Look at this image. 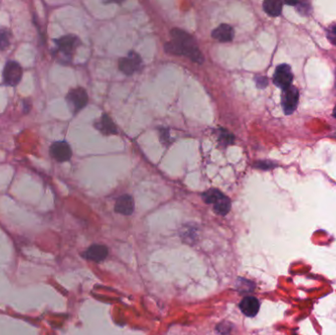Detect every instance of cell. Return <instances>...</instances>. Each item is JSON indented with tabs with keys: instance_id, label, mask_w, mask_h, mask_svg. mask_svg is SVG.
Wrapping results in <instances>:
<instances>
[{
	"instance_id": "16",
	"label": "cell",
	"mask_w": 336,
	"mask_h": 335,
	"mask_svg": "<svg viewBox=\"0 0 336 335\" xmlns=\"http://www.w3.org/2000/svg\"><path fill=\"white\" fill-rule=\"evenodd\" d=\"M213 209H215V211H216L218 215L224 217V216H226V215L230 211V209H231V202H230V200H229L226 196H224V197L220 200V202H218L217 204H213Z\"/></svg>"
},
{
	"instance_id": "8",
	"label": "cell",
	"mask_w": 336,
	"mask_h": 335,
	"mask_svg": "<svg viewBox=\"0 0 336 335\" xmlns=\"http://www.w3.org/2000/svg\"><path fill=\"white\" fill-rule=\"evenodd\" d=\"M50 156L59 162L68 161L72 157V149L64 141L55 142L50 146Z\"/></svg>"
},
{
	"instance_id": "6",
	"label": "cell",
	"mask_w": 336,
	"mask_h": 335,
	"mask_svg": "<svg viewBox=\"0 0 336 335\" xmlns=\"http://www.w3.org/2000/svg\"><path fill=\"white\" fill-rule=\"evenodd\" d=\"M293 73L291 67L287 64H281L277 67L273 74V83L282 89L292 86Z\"/></svg>"
},
{
	"instance_id": "10",
	"label": "cell",
	"mask_w": 336,
	"mask_h": 335,
	"mask_svg": "<svg viewBox=\"0 0 336 335\" xmlns=\"http://www.w3.org/2000/svg\"><path fill=\"white\" fill-rule=\"evenodd\" d=\"M108 256V249L103 245H93L83 254V257L91 262H102Z\"/></svg>"
},
{
	"instance_id": "4",
	"label": "cell",
	"mask_w": 336,
	"mask_h": 335,
	"mask_svg": "<svg viewBox=\"0 0 336 335\" xmlns=\"http://www.w3.org/2000/svg\"><path fill=\"white\" fill-rule=\"evenodd\" d=\"M299 102V90L297 87L290 86L282 89L281 94V105L286 115H290L296 110Z\"/></svg>"
},
{
	"instance_id": "5",
	"label": "cell",
	"mask_w": 336,
	"mask_h": 335,
	"mask_svg": "<svg viewBox=\"0 0 336 335\" xmlns=\"http://www.w3.org/2000/svg\"><path fill=\"white\" fill-rule=\"evenodd\" d=\"M23 76V69L16 61H9L6 63L3 70L4 83L10 87L17 86Z\"/></svg>"
},
{
	"instance_id": "19",
	"label": "cell",
	"mask_w": 336,
	"mask_h": 335,
	"mask_svg": "<svg viewBox=\"0 0 336 335\" xmlns=\"http://www.w3.org/2000/svg\"><path fill=\"white\" fill-rule=\"evenodd\" d=\"M326 37L331 44L336 45V24H332L328 27L326 31Z\"/></svg>"
},
{
	"instance_id": "3",
	"label": "cell",
	"mask_w": 336,
	"mask_h": 335,
	"mask_svg": "<svg viewBox=\"0 0 336 335\" xmlns=\"http://www.w3.org/2000/svg\"><path fill=\"white\" fill-rule=\"evenodd\" d=\"M66 101L68 102V105L72 112L77 113L87 105L88 102V94L83 87L72 88L68 93Z\"/></svg>"
},
{
	"instance_id": "18",
	"label": "cell",
	"mask_w": 336,
	"mask_h": 335,
	"mask_svg": "<svg viewBox=\"0 0 336 335\" xmlns=\"http://www.w3.org/2000/svg\"><path fill=\"white\" fill-rule=\"evenodd\" d=\"M220 143H222L224 146L232 144L234 141V136L232 133L226 131L225 129H220V138H219Z\"/></svg>"
},
{
	"instance_id": "12",
	"label": "cell",
	"mask_w": 336,
	"mask_h": 335,
	"mask_svg": "<svg viewBox=\"0 0 336 335\" xmlns=\"http://www.w3.org/2000/svg\"><path fill=\"white\" fill-rule=\"evenodd\" d=\"M211 37L220 43H229L233 40L234 29L228 24H221L211 33Z\"/></svg>"
},
{
	"instance_id": "13",
	"label": "cell",
	"mask_w": 336,
	"mask_h": 335,
	"mask_svg": "<svg viewBox=\"0 0 336 335\" xmlns=\"http://www.w3.org/2000/svg\"><path fill=\"white\" fill-rule=\"evenodd\" d=\"M96 127L102 132L103 135H114L117 133L115 124L107 114H103L101 120L96 124Z\"/></svg>"
},
{
	"instance_id": "1",
	"label": "cell",
	"mask_w": 336,
	"mask_h": 335,
	"mask_svg": "<svg viewBox=\"0 0 336 335\" xmlns=\"http://www.w3.org/2000/svg\"><path fill=\"white\" fill-rule=\"evenodd\" d=\"M171 37L172 41L165 44L166 52L174 55L186 56L199 64L204 62L202 51L188 33L183 29H173L171 31Z\"/></svg>"
},
{
	"instance_id": "11",
	"label": "cell",
	"mask_w": 336,
	"mask_h": 335,
	"mask_svg": "<svg viewBox=\"0 0 336 335\" xmlns=\"http://www.w3.org/2000/svg\"><path fill=\"white\" fill-rule=\"evenodd\" d=\"M114 209L117 214L123 216H131L135 209L134 199L130 195H123L117 199Z\"/></svg>"
},
{
	"instance_id": "22",
	"label": "cell",
	"mask_w": 336,
	"mask_h": 335,
	"mask_svg": "<svg viewBox=\"0 0 336 335\" xmlns=\"http://www.w3.org/2000/svg\"><path fill=\"white\" fill-rule=\"evenodd\" d=\"M257 85L259 87H265L267 85V79L266 78H258L257 79Z\"/></svg>"
},
{
	"instance_id": "20",
	"label": "cell",
	"mask_w": 336,
	"mask_h": 335,
	"mask_svg": "<svg viewBox=\"0 0 336 335\" xmlns=\"http://www.w3.org/2000/svg\"><path fill=\"white\" fill-rule=\"evenodd\" d=\"M230 329H231V327H230V324H228V325H225V322H222L221 324H220V325L218 326V330H219L220 333H221L222 335H225L227 334V333H229V332H230Z\"/></svg>"
},
{
	"instance_id": "21",
	"label": "cell",
	"mask_w": 336,
	"mask_h": 335,
	"mask_svg": "<svg viewBox=\"0 0 336 335\" xmlns=\"http://www.w3.org/2000/svg\"><path fill=\"white\" fill-rule=\"evenodd\" d=\"M255 166H256V167H259V168H261V169H269V168L273 167V165H272L270 162H268V161H261V162H257V163L255 164Z\"/></svg>"
},
{
	"instance_id": "15",
	"label": "cell",
	"mask_w": 336,
	"mask_h": 335,
	"mask_svg": "<svg viewBox=\"0 0 336 335\" xmlns=\"http://www.w3.org/2000/svg\"><path fill=\"white\" fill-rule=\"evenodd\" d=\"M224 196L225 195L223 193H221L220 190L209 189L205 192L202 197H203V200L205 201V203L213 205V204H217L218 202H220Z\"/></svg>"
},
{
	"instance_id": "9",
	"label": "cell",
	"mask_w": 336,
	"mask_h": 335,
	"mask_svg": "<svg viewBox=\"0 0 336 335\" xmlns=\"http://www.w3.org/2000/svg\"><path fill=\"white\" fill-rule=\"evenodd\" d=\"M240 310L241 312L248 318H254L258 315L260 311V302L256 297L247 296L245 297L240 303Z\"/></svg>"
},
{
	"instance_id": "7",
	"label": "cell",
	"mask_w": 336,
	"mask_h": 335,
	"mask_svg": "<svg viewBox=\"0 0 336 335\" xmlns=\"http://www.w3.org/2000/svg\"><path fill=\"white\" fill-rule=\"evenodd\" d=\"M142 64V58L134 51H130L126 57L119 60V69L126 75L135 73Z\"/></svg>"
},
{
	"instance_id": "2",
	"label": "cell",
	"mask_w": 336,
	"mask_h": 335,
	"mask_svg": "<svg viewBox=\"0 0 336 335\" xmlns=\"http://www.w3.org/2000/svg\"><path fill=\"white\" fill-rule=\"evenodd\" d=\"M79 39L73 35L64 36L60 39L54 41L56 44V51L55 54L58 55L62 61H70L71 57L73 56L74 51L76 49V46L78 44Z\"/></svg>"
},
{
	"instance_id": "14",
	"label": "cell",
	"mask_w": 336,
	"mask_h": 335,
	"mask_svg": "<svg viewBox=\"0 0 336 335\" xmlns=\"http://www.w3.org/2000/svg\"><path fill=\"white\" fill-rule=\"evenodd\" d=\"M282 6L283 3L281 1H273V0H266L263 4L264 12L272 17H278L281 14Z\"/></svg>"
},
{
	"instance_id": "23",
	"label": "cell",
	"mask_w": 336,
	"mask_h": 335,
	"mask_svg": "<svg viewBox=\"0 0 336 335\" xmlns=\"http://www.w3.org/2000/svg\"><path fill=\"white\" fill-rule=\"evenodd\" d=\"M332 114H333V116L335 117L336 118V105L335 107H334V109H333V113H332Z\"/></svg>"
},
{
	"instance_id": "17",
	"label": "cell",
	"mask_w": 336,
	"mask_h": 335,
	"mask_svg": "<svg viewBox=\"0 0 336 335\" xmlns=\"http://www.w3.org/2000/svg\"><path fill=\"white\" fill-rule=\"evenodd\" d=\"M11 42V33L6 28H0V50L8 48Z\"/></svg>"
}]
</instances>
